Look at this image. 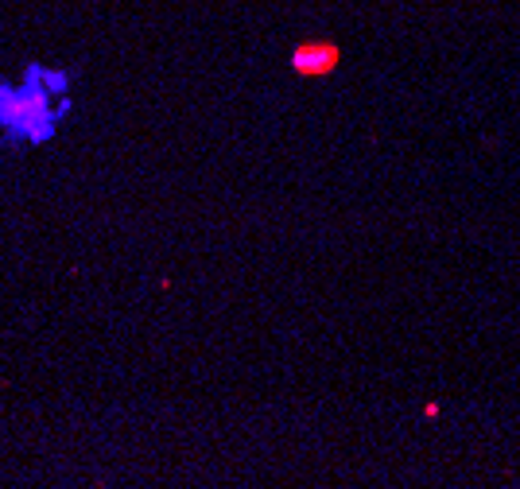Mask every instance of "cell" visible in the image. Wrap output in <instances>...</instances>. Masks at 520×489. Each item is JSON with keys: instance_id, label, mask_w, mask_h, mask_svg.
Returning <instances> with one entry per match:
<instances>
[{"instance_id": "6da1fadb", "label": "cell", "mask_w": 520, "mask_h": 489, "mask_svg": "<svg viewBox=\"0 0 520 489\" xmlns=\"http://www.w3.org/2000/svg\"><path fill=\"white\" fill-rule=\"evenodd\" d=\"M74 109V74L62 66L24 62L20 78H0V148L31 152L59 136Z\"/></svg>"}, {"instance_id": "7a4b0ae2", "label": "cell", "mask_w": 520, "mask_h": 489, "mask_svg": "<svg viewBox=\"0 0 520 489\" xmlns=\"http://www.w3.org/2000/svg\"><path fill=\"white\" fill-rule=\"evenodd\" d=\"M342 66V47L334 39H303L292 51V74L295 78H326Z\"/></svg>"}]
</instances>
